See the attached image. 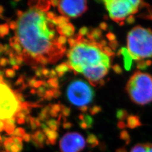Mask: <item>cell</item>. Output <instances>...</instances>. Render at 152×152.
<instances>
[{"label": "cell", "mask_w": 152, "mask_h": 152, "mask_svg": "<svg viewBox=\"0 0 152 152\" xmlns=\"http://www.w3.org/2000/svg\"><path fill=\"white\" fill-rule=\"evenodd\" d=\"M16 23V37L23 48V57L27 63L37 64L46 59L53 64L63 56L66 48L58 43L55 26L44 11L30 8Z\"/></svg>", "instance_id": "6da1fadb"}, {"label": "cell", "mask_w": 152, "mask_h": 152, "mask_svg": "<svg viewBox=\"0 0 152 152\" xmlns=\"http://www.w3.org/2000/svg\"><path fill=\"white\" fill-rule=\"evenodd\" d=\"M76 44L67 53L68 60L65 63L71 69L82 73L85 69L97 65H110L109 54L102 45L80 35L76 37Z\"/></svg>", "instance_id": "7a4b0ae2"}, {"label": "cell", "mask_w": 152, "mask_h": 152, "mask_svg": "<svg viewBox=\"0 0 152 152\" xmlns=\"http://www.w3.org/2000/svg\"><path fill=\"white\" fill-rule=\"evenodd\" d=\"M127 52L132 59L141 60L152 57V31L137 26L129 33Z\"/></svg>", "instance_id": "3957f363"}, {"label": "cell", "mask_w": 152, "mask_h": 152, "mask_svg": "<svg viewBox=\"0 0 152 152\" xmlns=\"http://www.w3.org/2000/svg\"><path fill=\"white\" fill-rule=\"evenodd\" d=\"M126 90L135 103L145 105L152 101V76L136 72L127 82Z\"/></svg>", "instance_id": "277c9868"}, {"label": "cell", "mask_w": 152, "mask_h": 152, "mask_svg": "<svg viewBox=\"0 0 152 152\" xmlns=\"http://www.w3.org/2000/svg\"><path fill=\"white\" fill-rule=\"evenodd\" d=\"M66 97L71 103L80 108L87 107L91 103L94 97V91L87 82L77 80L68 85Z\"/></svg>", "instance_id": "5b68a950"}, {"label": "cell", "mask_w": 152, "mask_h": 152, "mask_svg": "<svg viewBox=\"0 0 152 152\" xmlns=\"http://www.w3.org/2000/svg\"><path fill=\"white\" fill-rule=\"evenodd\" d=\"M110 18L115 22L124 21L136 13L141 3L140 1L109 0L104 1Z\"/></svg>", "instance_id": "8992f818"}, {"label": "cell", "mask_w": 152, "mask_h": 152, "mask_svg": "<svg viewBox=\"0 0 152 152\" xmlns=\"http://www.w3.org/2000/svg\"><path fill=\"white\" fill-rule=\"evenodd\" d=\"M21 108L14 91L4 83H0V121L15 117Z\"/></svg>", "instance_id": "52a82bcc"}, {"label": "cell", "mask_w": 152, "mask_h": 152, "mask_svg": "<svg viewBox=\"0 0 152 152\" xmlns=\"http://www.w3.org/2000/svg\"><path fill=\"white\" fill-rule=\"evenodd\" d=\"M84 137L78 132H68L64 135L60 141L61 152H81L85 148Z\"/></svg>", "instance_id": "ba28073f"}, {"label": "cell", "mask_w": 152, "mask_h": 152, "mask_svg": "<svg viewBox=\"0 0 152 152\" xmlns=\"http://www.w3.org/2000/svg\"><path fill=\"white\" fill-rule=\"evenodd\" d=\"M87 9V1L84 0L59 1L58 5V10L60 14L68 18L79 17Z\"/></svg>", "instance_id": "9c48e42d"}, {"label": "cell", "mask_w": 152, "mask_h": 152, "mask_svg": "<svg viewBox=\"0 0 152 152\" xmlns=\"http://www.w3.org/2000/svg\"><path fill=\"white\" fill-rule=\"evenodd\" d=\"M109 66L108 65H99L87 68L82 71V74L87 79L89 82L96 86L102 80L108 73Z\"/></svg>", "instance_id": "30bf717a"}, {"label": "cell", "mask_w": 152, "mask_h": 152, "mask_svg": "<svg viewBox=\"0 0 152 152\" xmlns=\"http://www.w3.org/2000/svg\"><path fill=\"white\" fill-rule=\"evenodd\" d=\"M28 5L30 8L35 7L39 10L45 12L49 10L51 3L49 1H29L28 2Z\"/></svg>", "instance_id": "8fae6325"}, {"label": "cell", "mask_w": 152, "mask_h": 152, "mask_svg": "<svg viewBox=\"0 0 152 152\" xmlns=\"http://www.w3.org/2000/svg\"><path fill=\"white\" fill-rule=\"evenodd\" d=\"M56 30L61 36H65L66 37H72L74 34L75 31L74 26L69 23L61 28L57 27Z\"/></svg>", "instance_id": "7c38bea8"}, {"label": "cell", "mask_w": 152, "mask_h": 152, "mask_svg": "<svg viewBox=\"0 0 152 152\" xmlns=\"http://www.w3.org/2000/svg\"><path fill=\"white\" fill-rule=\"evenodd\" d=\"M130 152H152V144H137L131 149Z\"/></svg>", "instance_id": "4fadbf2b"}, {"label": "cell", "mask_w": 152, "mask_h": 152, "mask_svg": "<svg viewBox=\"0 0 152 152\" xmlns=\"http://www.w3.org/2000/svg\"><path fill=\"white\" fill-rule=\"evenodd\" d=\"M141 125V122L137 117L131 115L128 117L127 118L128 127L130 129H135L137 127L140 126Z\"/></svg>", "instance_id": "5bb4252c"}, {"label": "cell", "mask_w": 152, "mask_h": 152, "mask_svg": "<svg viewBox=\"0 0 152 152\" xmlns=\"http://www.w3.org/2000/svg\"><path fill=\"white\" fill-rule=\"evenodd\" d=\"M70 69H71L70 67L65 63H63L57 65L55 67V70L56 71V72L58 73V76L61 77L64 76L66 72L69 71Z\"/></svg>", "instance_id": "9a60e30c"}, {"label": "cell", "mask_w": 152, "mask_h": 152, "mask_svg": "<svg viewBox=\"0 0 152 152\" xmlns=\"http://www.w3.org/2000/svg\"><path fill=\"white\" fill-rule=\"evenodd\" d=\"M87 143L90 148H94L99 145V141L97 137L95 135L90 134L87 137Z\"/></svg>", "instance_id": "2e32d148"}, {"label": "cell", "mask_w": 152, "mask_h": 152, "mask_svg": "<svg viewBox=\"0 0 152 152\" xmlns=\"http://www.w3.org/2000/svg\"><path fill=\"white\" fill-rule=\"evenodd\" d=\"M56 20L58 23V27L61 28L64 27L67 24L69 23V18L64 16H57Z\"/></svg>", "instance_id": "e0dca14e"}, {"label": "cell", "mask_w": 152, "mask_h": 152, "mask_svg": "<svg viewBox=\"0 0 152 152\" xmlns=\"http://www.w3.org/2000/svg\"><path fill=\"white\" fill-rule=\"evenodd\" d=\"M9 26L7 24H0V37H4L9 32Z\"/></svg>", "instance_id": "ac0fdd59"}, {"label": "cell", "mask_w": 152, "mask_h": 152, "mask_svg": "<svg viewBox=\"0 0 152 152\" xmlns=\"http://www.w3.org/2000/svg\"><path fill=\"white\" fill-rule=\"evenodd\" d=\"M120 138L125 141L126 145H128L130 142V136L129 132L126 130H122L120 133Z\"/></svg>", "instance_id": "d6986e66"}, {"label": "cell", "mask_w": 152, "mask_h": 152, "mask_svg": "<svg viewBox=\"0 0 152 152\" xmlns=\"http://www.w3.org/2000/svg\"><path fill=\"white\" fill-rule=\"evenodd\" d=\"M47 82L49 85V87L54 89H58L59 83L58 78L57 77L54 78H50L48 80Z\"/></svg>", "instance_id": "ffe728a7"}, {"label": "cell", "mask_w": 152, "mask_h": 152, "mask_svg": "<svg viewBox=\"0 0 152 152\" xmlns=\"http://www.w3.org/2000/svg\"><path fill=\"white\" fill-rule=\"evenodd\" d=\"M47 125L49 126L51 130L55 131L57 129V127L58 126V122L55 120H49V121L47 122Z\"/></svg>", "instance_id": "44dd1931"}, {"label": "cell", "mask_w": 152, "mask_h": 152, "mask_svg": "<svg viewBox=\"0 0 152 152\" xmlns=\"http://www.w3.org/2000/svg\"><path fill=\"white\" fill-rule=\"evenodd\" d=\"M14 92L16 96L17 99L20 103H25V99L21 92H19L18 91H14Z\"/></svg>", "instance_id": "7402d4cb"}, {"label": "cell", "mask_w": 152, "mask_h": 152, "mask_svg": "<svg viewBox=\"0 0 152 152\" xmlns=\"http://www.w3.org/2000/svg\"><path fill=\"white\" fill-rule=\"evenodd\" d=\"M44 99L48 100H51L53 98H54V91L53 90H47L44 96Z\"/></svg>", "instance_id": "603a6c76"}, {"label": "cell", "mask_w": 152, "mask_h": 152, "mask_svg": "<svg viewBox=\"0 0 152 152\" xmlns=\"http://www.w3.org/2000/svg\"><path fill=\"white\" fill-rule=\"evenodd\" d=\"M5 72L6 76L8 78H13L15 76V72L12 69H7Z\"/></svg>", "instance_id": "cb8c5ba5"}, {"label": "cell", "mask_w": 152, "mask_h": 152, "mask_svg": "<svg viewBox=\"0 0 152 152\" xmlns=\"http://www.w3.org/2000/svg\"><path fill=\"white\" fill-rule=\"evenodd\" d=\"M46 92V88H45L42 86L38 88V89L37 90V94L38 96H40V97H44Z\"/></svg>", "instance_id": "d4e9b609"}, {"label": "cell", "mask_w": 152, "mask_h": 152, "mask_svg": "<svg viewBox=\"0 0 152 152\" xmlns=\"http://www.w3.org/2000/svg\"><path fill=\"white\" fill-rule=\"evenodd\" d=\"M61 111H62V113L65 117H68L70 113H71V109L68 107H66L65 106L61 105Z\"/></svg>", "instance_id": "484cf974"}, {"label": "cell", "mask_w": 152, "mask_h": 152, "mask_svg": "<svg viewBox=\"0 0 152 152\" xmlns=\"http://www.w3.org/2000/svg\"><path fill=\"white\" fill-rule=\"evenodd\" d=\"M57 41H58V43L59 44V45H60L64 46V45L66 44V41H67L66 37H65V36H61V35H60V36L58 37Z\"/></svg>", "instance_id": "4316f807"}, {"label": "cell", "mask_w": 152, "mask_h": 152, "mask_svg": "<svg viewBox=\"0 0 152 152\" xmlns=\"http://www.w3.org/2000/svg\"><path fill=\"white\" fill-rule=\"evenodd\" d=\"M9 64V59H6L5 58H0V66H5Z\"/></svg>", "instance_id": "83f0119b"}, {"label": "cell", "mask_w": 152, "mask_h": 152, "mask_svg": "<svg viewBox=\"0 0 152 152\" xmlns=\"http://www.w3.org/2000/svg\"><path fill=\"white\" fill-rule=\"evenodd\" d=\"M51 109L54 110L57 113H59L61 110V106L60 105V104H58L51 105Z\"/></svg>", "instance_id": "f1b7e54d"}, {"label": "cell", "mask_w": 152, "mask_h": 152, "mask_svg": "<svg viewBox=\"0 0 152 152\" xmlns=\"http://www.w3.org/2000/svg\"><path fill=\"white\" fill-rule=\"evenodd\" d=\"M16 61H17V64L19 65H22V64L24 62V58L22 56H20L16 54Z\"/></svg>", "instance_id": "f546056e"}, {"label": "cell", "mask_w": 152, "mask_h": 152, "mask_svg": "<svg viewBox=\"0 0 152 152\" xmlns=\"http://www.w3.org/2000/svg\"><path fill=\"white\" fill-rule=\"evenodd\" d=\"M24 77L23 76H20L19 78L16 80V82H15V85L16 86H19L22 84H24Z\"/></svg>", "instance_id": "4dcf8cb0"}, {"label": "cell", "mask_w": 152, "mask_h": 152, "mask_svg": "<svg viewBox=\"0 0 152 152\" xmlns=\"http://www.w3.org/2000/svg\"><path fill=\"white\" fill-rule=\"evenodd\" d=\"M14 134H16L18 136H21L24 135V130L22 128H18L14 131Z\"/></svg>", "instance_id": "1f68e13d"}, {"label": "cell", "mask_w": 152, "mask_h": 152, "mask_svg": "<svg viewBox=\"0 0 152 152\" xmlns=\"http://www.w3.org/2000/svg\"><path fill=\"white\" fill-rule=\"evenodd\" d=\"M42 68H36L35 71V75L37 77H41L42 76Z\"/></svg>", "instance_id": "d6a6232c"}, {"label": "cell", "mask_w": 152, "mask_h": 152, "mask_svg": "<svg viewBox=\"0 0 152 152\" xmlns=\"http://www.w3.org/2000/svg\"><path fill=\"white\" fill-rule=\"evenodd\" d=\"M46 15L50 19H54L55 18H56L57 17L56 14H55L54 12H53L52 11L48 12L46 13Z\"/></svg>", "instance_id": "836d02e7"}, {"label": "cell", "mask_w": 152, "mask_h": 152, "mask_svg": "<svg viewBox=\"0 0 152 152\" xmlns=\"http://www.w3.org/2000/svg\"><path fill=\"white\" fill-rule=\"evenodd\" d=\"M87 33V28L82 27L80 29V31H79V35H80L81 36L83 37L84 36L86 35Z\"/></svg>", "instance_id": "e575fe53"}, {"label": "cell", "mask_w": 152, "mask_h": 152, "mask_svg": "<svg viewBox=\"0 0 152 152\" xmlns=\"http://www.w3.org/2000/svg\"><path fill=\"white\" fill-rule=\"evenodd\" d=\"M9 64L12 65V66L18 65L17 64V61H16V56L10 58L9 59Z\"/></svg>", "instance_id": "d590c367"}, {"label": "cell", "mask_w": 152, "mask_h": 152, "mask_svg": "<svg viewBox=\"0 0 152 152\" xmlns=\"http://www.w3.org/2000/svg\"><path fill=\"white\" fill-rule=\"evenodd\" d=\"M9 27L12 30H16L17 28V23L15 21H11L9 22Z\"/></svg>", "instance_id": "8d00e7d4"}, {"label": "cell", "mask_w": 152, "mask_h": 152, "mask_svg": "<svg viewBox=\"0 0 152 152\" xmlns=\"http://www.w3.org/2000/svg\"><path fill=\"white\" fill-rule=\"evenodd\" d=\"M37 82V80L35 78H31L28 80V86H29L30 87H33L34 85L35 84V83Z\"/></svg>", "instance_id": "74e56055"}, {"label": "cell", "mask_w": 152, "mask_h": 152, "mask_svg": "<svg viewBox=\"0 0 152 152\" xmlns=\"http://www.w3.org/2000/svg\"><path fill=\"white\" fill-rule=\"evenodd\" d=\"M57 76H58V73H57L56 71H55V69H51L50 71V76H49V77L50 78H56Z\"/></svg>", "instance_id": "f35d334b"}, {"label": "cell", "mask_w": 152, "mask_h": 152, "mask_svg": "<svg viewBox=\"0 0 152 152\" xmlns=\"http://www.w3.org/2000/svg\"><path fill=\"white\" fill-rule=\"evenodd\" d=\"M50 73V71L48 68H43L42 69V75L46 77H49Z\"/></svg>", "instance_id": "ab89813d"}, {"label": "cell", "mask_w": 152, "mask_h": 152, "mask_svg": "<svg viewBox=\"0 0 152 152\" xmlns=\"http://www.w3.org/2000/svg\"><path fill=\"white\" fill-rule=\"evenodd\" d=\"M54 98H59L61 95V92L59 89H54Z\"/></svg>", "instance_id": "60d3db41"}, {"label": "cell", "mask_w": 152, "mask_h": 152, "mask_svg": "<svg viewBox=\"0 0 152 152\" xmlns=\"http://www.w3.org/2000/svg\"><path fill=\"white\" fill-rule=\"evenodd\" d=\"M126 117V113H124L123 111L118 113V118L120 120H124Z\"/></svg>", "instance_id": "b9f144b4"}, {"label": "cell", "mask_w": 152, "mask_h": 152, "mask_svg": "<svg viewBox=\"0 0 152 152\" xmlns=\"http://www.w3.org/2000/svg\"><path fill=\"white\" fill-rule=\"evenodd\" d=\"M50 3H51V5L53 6V7H56V6H58L59 5V1H57V0H52V1H50Z\"/></svg>", "instance_id": "7bdbcfd3"}, {"label": "cell", "mask_w": 152, "mask_h": 152, "mask_svg": "<svg viewBox=\"0 0 152 152\" xmlns=\"http://www.w3.org/2000/svg\"><path fill=\"white\" fill-rule=\"evenodd\" d=\"M43 84V81H37V82L35 83V84L34 85L33 87L35 88H39L42 86Z\"/></svg>", "instance_id": "ee69618b"}, {"label": "cell", "mask_w": 152, "mask_h": 152, "mask_svg": "<svg viewBox=\"0 0 152 152\" xmlns=\"http://www.w3.org/2000/svg\"><path fill=\"white\" fill-rule=\"evenodd\" d=\"M115 152H127V151L125 147H121L118 148Z\"/></svg>", "instance_id": "f6af8a7d"}, {"label": "cell", "mask_w": 152, "mask_h": 152, "mask_svg": "<svg viewBox=\"0 0 152 152\" xmlns=\"http://www.w3.org/2000/svg\"><path fill=\"white\" fill-rule=\"evenodd\" d=\"M118 127L121 129H124L125 127V124L123 122H120L118 124Z\"/></svg>", "instance_id": "bcb514c9"}, {"label": "cell", "mask_w": 152, "mask_h": 152, "mask_svg": "<svg viewBox=\"0 0 152 152\" xmlns=\"http://www.w3.org/2000/svg\"><path fill=\"white\" fill-rule=\"evenodd\" d=\"M4 52V45L0 43V53Z\"/></svg>", "instance_id": "7dc6e473"}, {"label": "cell", "mask_w": 152, "mask_h": 152, "mask_svg": "<svg viewBox=\"0 0 152 152\" xmlns=\"http://www.w3.org/2000/svg\"><path fill=\"white\" fill-rule=\"evenodd\" d=\"M71 123H69V122H67V123H65L64 124V127H65V128H69V127H71Z\"/></svg>", "instance_id": "c3c4849f"}, {"label": "cell", "mask_w": 152, "mask_h": 152, "mask_svg": "<svg viewBox=\"0 0 152 152\" xmlns=\"http://www.w3.org/2000/svg\"><path fill=\"white\" fill-rule=\"evenodd\" d=\"M23 14V12L21 11V10H18L17 12H16V14H17V15L18 16V18L22 16Z\"/></svg>", "instance_id": "681fc988"}, {"label": "cell", "mask_w": 152, "mask_h": 152, "mask_svg": "<svg viewBox=\"0 0 152 152\" xmlns=\"http://www.w3.org/2000/svg\"><path fill=\"white\" fill-rule=\"evenodd\" d=\"M4 11V8L2 5H0V14H2Z\"/></svg>", "instance_id": "f907efd6"}, {"label": "cell", "mask_w": 152, "mask_h": 152, "mask_svg": "<svg viewBox=\"0 0 152 152\" xmlns=\"http://www.w3.org/2000/svg\"><path fill=\"white\" fill-rule=\"evenodd\" d=\"M19 69V66L18 65H15V66H12V69L13 70H18Z\"/></svg>", "instance_id": "816d5d0a"}, {"label": "cell", "mask_w": 152, "mask_h": 152, "mask_svg": "<svg viewBox=\"0 0 152 152\" xmlns=\"http://www.w3.org/2000/svg\"><path fill=\"white\" fill-rule=\"evenodd\" d=\"M0 83H4V78L1 76H0Z\"/></svg>", "instance_id": "f5cc1de1"}, {"label": "cell", "mask_w": 152, "mask_h": 152, "mask_svg": "<svg viewBox=\"0 0 152 152\" xmlns=\"http://www.w3.org/2000/svg\"><path fill=\"white\" fill-rule=\"evenodd\" d=\"M36 92H37V91H36L34 89H32V90H31V93L32 94H35Z\"/></svg>", "instance_id": "db71d44e"}, {"label": "cell", "mask_w": 152, "mask_h": 152, "mask_svg": "<svg viewBox=\"0 0 152 152\" xmlns=\"http://www.w3.org/2000/svg\"><path fill=\"white\" fill-rule=\"evenodd\" d=\"M4 72H3L2 71L0 70V76L4 77Z\"/></svg>", "instance_id": "11a10c76"}, {"label": "cell", "mask_w": 152, "mask_h": 152, "mask_svg": "<svg viewBox=\"0 0 152 152\" xmlns=\"http://www.w3.org/2000/svg\"><path fill=\"white\" fill-rule=\"evenodd\" d=\"M0 18H2V19H4V20H5L4 18H5V17H4V16L2 15V14H0Z\"/></svg>", "instance_id": "9f6ffc18"}, {"label": "cell", "mask_w": 152, "mask_h": 152, "mask_svg": "<svg viewBox=\"0 0 152 152\" xmlns=\"http://www.w3.org/2000/svg\"><path fill=\"white\" fill-rule=\"evenodd\" d=\"M0 54H1V53H0Z\"/></svg>", "instance_id": "6f0895ef"}]
</instances>
